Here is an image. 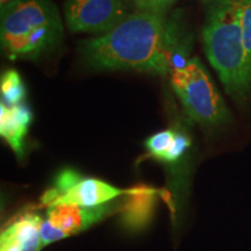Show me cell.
<instances>
[{
	"mask_svg": "<svg viewBox=\"0 0 251 251\" xmlns=\"http://www.w3.org/2000/svg\"><path fill=\"white\" fill-rule=\"evenodd\" d=\"M163 14L137 9L107 33L84 41L81 54L99 70H139L166 75L176 51Z\"/></svg>",
	"mask_w": 251,
	"mask_h": 251,
	"instance_id": "obj_1",
	"label": "cell"
},
{
	"mask_svg": "<svg viewBox=\"0 0 251 251\" xmlns=\"http://www.w3.org/2000/svg\"><path fill=\"white\" fill-rule=\"evenodd\" d=\"M203 49L227 93L244 99L251 91L241 23V0H215L202 29Z\"/></svg>",
	"mask_w": 251,
	"mask_h": 251,
	"instance_id": "obj_2",
	"label": "cell"
},
{
	"mask_svg": "<svg viewBox=\"0 0 251 251\" xmlns=\"http://www.w3.org/2000/svg\"><path fill=\"white\" fill-rule=\"evenodd\" d=\"M61 15L51 0H14L1 9L0 41L6 57L37 59L62 41Z\"/></svg>",
	"mask_w": 251,
	"mask_h": 251,
	"instance_id": "obj_3",
	"label": "cell"
},
{
	"mask_svg": "<svg viewBox=\"0 0 251 251\" xmlns=\"http://www.w3.org/2000/svg\"><path fill=\"white\" fill-rule=\"evenodd\" d=\"M171 85L194 121L206 126L230 121V112L198 58H191L183 69L172 71Z\"/></svg>",
	"mask_w": 251,
	"mask_h": 251,
	"instance_id": "obj_4",
	"label": "cell"
},
{
	"mask_svg": "<svg viewBox=\"0 0 251 251\" xmlns=\"http://www.w3.org/2000/svg\"><path fill=\"white\" fill-rule=\"evenodd\" d=\"M130 14L128 0H67L64 4L67 26L74 33L105 34Z\"/></svg>",
	"mask_w": 251,
	"mask_h": 251,
	"instance_id": "obj_5",
	"label": "cell"
},
{
	"mask_svg": "<svg viewBox=\"0 0 251 251\" xmlns=\"http://www.w3.org/2000/svg\"><path fill=\"white\" fill-rule=\"evenodd\" d=\"M120 208L121 200H112L94 207L57 203L47 207L45 219L52 227L62 231L65 237H69L86 230L113 213L120 212Z\"/></svg>",
	"mask_w": 251,
	"mask_h": 251,
	"instance_id": "obj_6",
	"label": "cell"
},
{
	"mask_svg": "<svg viewBox=\"0 0 251 251\" xmlns=\"http://www.w3.org/2000/svg\"><path fill=\"white\" fill-rule=\"evenodd\" d=\"M31 121L33 113L28 106L0 103V135L19 159L25 156V139Z\"/></svg>",
	"mask_w": 251,
	"mask_h": 251,
	"instance_id": "obj_7",
	"label": "cell"
},
{
	"mask_svg": "<svg viewBox=\"0 0 251 251\" xmlns=\"http://www.w3.org/2000/svg\"><path fill=\"white\" fill-rule=\"evenodd\" d=\"M125 192L126 191L119 190L102 180L94 179V178H83L67 193L59 197L52 205L71 203V205L94 207L115 200L117 198L124 196Z\"/></svg>",
	"mask_w": 251,
	"mask_h": 251,
	"instance_id": "obj_8",
	"label": "cell"
},
{
	"mask_svg": "<svg viewBox=\"0 0 251 251\" xmlns=\"http://www.w3.org/2000/svg\"><path fill=\"white\" fill-rule=\"evenodd\" d=\"M120 213L127 227L142 228L149 221L155 206V191L147 186L127 190L122 196Z\"/></svg>",
	"mask_w": 251,
	"mask_h": 251,
	"instance_id": "obj_9",
	"label": "cell"
},
{
	"mask_svg": "<svg viewBox=\"0 0 251 251\" xmlns=\"http://www.w3.org/2000/svg\"><path fill=\"white\" fill-rule=\"evenodd\" d=\"M1 101L7 106L20 105L26 98V87L20 75L15 70H7L0 79Z\"/></svg>",
	"mask_w": 251,
	"mask_h": 251,
	"instance_id": "obj_10",
	"label": "cell"
},
{
	"mask_svg": "<svg viewBox=\"0 0 251 251\" xmlns=\"http://www.w3.org/2000/svg\"><path fill=\"white\" fill-rule=\"evenodd\" d=\"M241 23H242L243 42L247 54L248 75L251 86V0H241Z\"/></svg>",
	"mask_w": 251,
	"mask_h": 251,
	"instance_id": "obj_11",
	"label": "cell"
},
{
	"mask_svg": "<svg viewBox=\"0 0 251 251\" xmlns=\"http://www.w3.org/2000/svg\"><path fill=\"white\" fill-rule=\"evenodd\" d=\"M176 133L174 130H163L159 133L153 134L146 141V147L149 150V152L159 159L164 153L168 151L170 146L174 142Z\"/></svg>",
	"mask_w": 251,
	"mask_h": 251,
	"instance_id": "obj_12",
	"label": "cell"
},
{
	"mask_svg": "<svg viewBox=\"0 0 251 251\" xmlns=\"http://www.w3.org/2000/svg\"><path fill=\"white\" fill-rule=\"evenodd\" d=\"M191 147V140L186 135L176 133L175 140L164 155H163L159 161L166 163H175L181 158V156L186 152V150Z\"/></svg>",
	"mask_w": 251,
	"mask_h": 251,
	"instance_id": "obj_13",
	"label": "cell"
},
{
	"mask_svg": "<svg viewBox=\"0 0 251 251\" xmlns=\"http://www.w3.org/2000/svg\"><path fill=\"white\" fill-rule=\"evenodd\" d=\"M0 251H20L18 229L14 222L2 230L0 236Z\"/></svg>",
	"mask_w": 251,
	"mask_h": 251,
	"instance_id": "obj_14",
	"label": "cell"
},
{
	"mask_svg": "<svg viewBox=\"0 0 251 251\" xmlns=\"http://www.w3.org/2000/svg\"><path fill=\"white\" fill-rule=\"evenodd\" d=\"M175 0H134L137 9L152 13L163 14L166 8L170 6Z\"/></svg>",
	"mask_w": 251,
	"mask_h": 251,
	"instance_id": "obj_15",
	"label": "cell"
},
{
	"mask_svg": "<svg viewBox=\"0 0 251 251\" xmlns=\"http://www.w3.org/2000/svg\"><path fill=\"white\" fill-rule=\"evenodd\" d=\"M12 1H14V0H0V11L4 9L6 6H8Z\"/></svg>",
	"mask_w": 251,
	"mask_h": 251,
	"instance_id": "obj_16",
	"label": "cell"
}]
</instances>
